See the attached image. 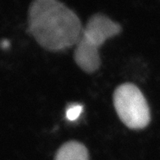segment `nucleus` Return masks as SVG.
<instances>
[{"instance_id":"39448f33","label":"nucleus","mask_w":160,"mask_h":160,"mask_svg":"<svg viewBox=\"0 0 160 160\" xmlns=\"http://www.w3.org/2000/svg\"><path fill=\"white\" fill-rule=\"evenodd\" d=\"M82 111V105L78 104H73L70 105L66 110V118L70 121H74L79 117Z\"/></svg>"},{"instance_id":"f257e3e1","label":"nucleus","mask_w":160,"mask_h":160,"mask_svg":"<svg viewBox=\"0 0 160 160\" xmlns=\"http://www.w3.org/2000/svg\"><path fill=\"white\" fill-rule=\"evenodd\" d=\"M29 30L40 46L58 52L77 44L83 28L78 16L56 0H36L28 12Z\"/></svg>"},{"instance_id":"7ed1b4c3","label":"nucleus","mask_w":160,"mask_h":160,"mask_svg":"<svg viewBox=\"0 0 160 160\" xmlns=\"http://www.w3.org/2000/svg\"><path fill=\"white\" fill-rule=\"evenodd\" d=\"M113 101L118 118L128 128L143 129L150 123L147 101L135 84L125 82L119 85L114 91Z\"/></svg>"},{"instance_id":"f03ea898","label":"nucleus","mask_w":160,"mask_h":160,"mask_svg":"<svg viewBox=\"0 0 160 160\" xmlns=\"http://www.w3.org/2000/svg\"><path fill=\"white\" fill-rule=\"evenodd\" d=\"M121 31V25L106 16L100 13L92 16L76 44L74 58L77 65L86 73L97 71L101 65L99 48Z\"/></svg>"},{"instance_id":"423d86ee","label":"nucleus","mask_w":160,"mask_h":160,"mask_svg":"<svg viewBox=\"0 0 160 160\" xmlns=\"http://www.w3.org/2000/svg\"><path fill=\"white\" fill-rule=\"evenodd\" d=\"M8 46H9V42L8 40L3 41V42H2V47L3 48H8Z\"/></svg>"},{"instance_id":"20e7f679","label":"nucleus","mask_w":160,"mask_h":160,"mask_svg":"<svg viewBox=\"0 0 160 160\" xmlns=\"http://www.w3.org/2000/svg\"><path fill=\"white\" fill-rule=\"evenodd\" d=\"M54 160H89L88 150L81 142L68 141L58 149Z\"/></svg>"}]
</instances>
